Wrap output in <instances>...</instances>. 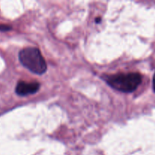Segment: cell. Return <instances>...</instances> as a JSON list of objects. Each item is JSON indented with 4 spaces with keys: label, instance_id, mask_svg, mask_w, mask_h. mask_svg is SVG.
I'll list each match as a JSON object with an SVG mask.
<instances>
[{
    "label": "cell",
    "instance_id": "277c9868",
    "mask_svg": "<svg viewBox=\"0 0 155 155\" xmlns=\"http://www.w3.org/2000/svg\"><path fill=\"white\" fill-rule=\"evenodd\" d=\"M12 29V27L11 26L5 25V24H0V31L2 32H6L9 31Z\"/></svg>",
    "mask_w": 155,
    "mask_h": 155
},
{
    "label": "cell",
    "instance_id": "5b68a950",
    "mask_svg": "<svg viewBox=\"0 0 155 155\" xmlns=\"http://www.w3.org/2000/svg\"><path fill=\"white\" fill-rule=\"evenodd\" d=\"M153 89H154L155 92V73L154 74V77H153Z\"/></svg>",
    "mask_w": 155,
    "mask_h": 155
},
{
    "label": "cell",
    "instance_id": "6da1fadb",
    "mask_svg": "<svg viewBox=\"0 0 155 155\" xmlns=\"http://www.w3.org/2000/svg\"><path fill=\"white\" fill-rule=\"evenodd\" d=\"M103 80L113 89L122 92H134L142 83V76L139 73L104 75Z\"/></svg>",
    "mask_w": 155,
    "mask_h": 155
},
{
    "label": "cell",
    "instance_id": "7a4b0ae2",
    "mask_svg": "<svg viewBox=\"0 0 155 155\" xmlns=\"http://www.w3.org/2000/svg\"><path fill=\"white\" fill-rule=\"evenodd\" d=\"M18 58L21 64L33 74L41 75L47 70V64L37 48L29 47L20 51Z\"/></svg>",
    "mask_w": 155,
    "mask_h": 155
},
{
    "label": "cell",
    "instance_id": "3957f363",
    "mask_svg": "<svg viewBox=\"0 0 155 155\" xmlns=\"http://www.w3.org/2000/svg\"><path fill=\"white\" fill-rule=\"evenodd\" d=\"M39 88L40 84L37 82L27 83L25 81H19L15 87V92L20 96H26L36 93Z\"/></svg>",
    "mask_w": 155,
    "mask_h": 155
}]
</instances>
